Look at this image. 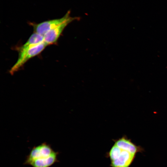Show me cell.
Returning <instances> with one entry per match:
<instances>
[{
    "mask_svg": "<svg viewBox=\"0 0 167 167\" xmlns=\"http://www.w3.org/2000/svg\"><path fill=\"white\" fill-rule=\"evenodd\" d=\"M74 19L71 17L47 32L44 36V42L47 45L55 43L66 26Z\"/></svg>",
    "mask_w": 167,
    "mask_h": 167,
    "instance_id": "obj_4",
    "label": "cell"
},
{
    "mask_svg": "<svg viewBox=\"0 0 167 167\" xmlns=\"http://www.w3.org/2000/svg\"><path fill=\"white\" fill-rule=\"evenodd\" d=\"M135 156V155L121 149L118 158L111 161V167H129Z\"/></svg>",
    "mask_w": 167,
    "mask_h": 167,
    "instance_id": "obj_5",
    "label": "cell"
},
{
    "mask_svg": "<svg viewBox=\"0 0 167 167\" xmlns=\"http://www.w3.org/2000/svg\"><path fill=\"white\" fill-rule=\"evenodd\" d=\"M114 144L121 149L135 155L137 153L141 152L143 150L141 147L137 146L131 140L125 137L116 140Z\"/></svg>",
    "mask_w": 167,
    "mask_h": 167,
    "instance_id": "obj_6",
    "label": "cell"
},
{
    "mask_svg": "<svg viewBox=\"0 0 167 167\" xmlns=\"http://www.w3.org/2000/svg\"><path fill=\"white\" fill-rule=\"evenodd\" d=\"M44 42V36L34 32L30 36L26 42L19 48V53L24 52Z\"/></svg>",
    "mask_w": 167,
    "mask_h": 167,
    "instance_id": "obj_7",
    "label": "cell"
},
{
    "mask_svg": "<svg viewBox=\"0 0 167 167\" xmlns=\"http://www.w3.org/2000/svg\"><path fill=\"white\" fill-rule=\"evenodd\" d=\"M58 154L50 145L44 142L32 149L24 164L32 167H50L58 162Z\"/></svg>",
    "mask_w": 167,
    "mask_h": 167,
    "instance_id": "obj_1",
    "label": "cell"
},
{
    "mask_svg": "<svg viewBox=\"0 0 167 167\" xmlns=\"http://www.w3.org/2000/svg\"><path fill=\"white\" fill-rule=\"evenodd\" d=\"M47 45L44 42L30 48L24 52L19 53L18 59L10 70V73L13 75L30 59L41 53Z\"/></svg>",
    "mask_w": 167,
    "mask_h": 167,
    "instance_id": "obj_2",
    "label": "cell"
},
{
    "mask_svg": "<svg viewBox=\"0 0 167 167\" xmlns=\"http://www.w3.org/2000/svg\"><path fill=\"white\" fill-rule=\"evenodd\" d=\"M70 11H68L63 17L59 19L46 21L36 24L30 23L33 28L35 32L44 36L48 31L70 19Z\"/></svg>",
    "mask_w": 167,
    "mask_h": 167,
    "instance_id": "obj_3",
    "label": "cell"
}]
</instances>
